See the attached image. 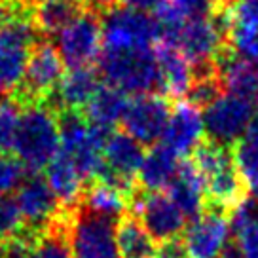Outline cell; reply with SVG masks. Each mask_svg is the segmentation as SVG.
Masks as SVG:
<instances>
[{
  "label": "cell",
  "instance_id": "3",
  "mask_svg": "<svg viewBox=\"0 0 258 258\" xmlns=\"http://www.w3.org/2000/svg\"><path fill=\"white\" fill-rule=\"evenodd\" d=\"M61 127V148L69 160L76 165L84 180H99L105 171L103 148L110 133H105L91 125L84 112L63 110L59 112Z\"/></svg>",
  "mask_w": 258,
  "mask_h": 258
},
{
  "label": "cell",
  "instance_id": "6",
  "mask_svg": "<svg viewBox=\"0 0 258 258\" xmlns=\"http://www.w3.org/2000/svg\"><path fill=\"white\" fill-rule=\"evenodd\" d=\"M103 48L110 51L152 48L160 40L161 27L158 19L146 12L116 6L101 16Z\"/></svg>",
  "mask_w": 258,
  "mask_h": 258
},
{
  "label": "cell",
  "instance_id": "28",
  "mask_svg": "<svg viewBox=\"0 0 258 258\" xmlns=\"http://www.w3.org/2000/svg\"><path fill=\"white\" fill-rule=\"evenodd\" d=\"M27 230L25 218L17 205L16 198H2L0 200V243L10 241L14 237L23 235Z\"/></svg>",
  "mask_w": 258,
  "mask_h": 258
},
{
  "label": "cell",
  "instance_id": "20",
  "mask_svg": "<svg viewBox=\"0 0 258 258\" xmlns=\"http://www.w3.org/2000/svg\"><path fill=\"white\" fill-rule=\"evenodd\" d=\"M178 167H180V161L177 154L169 150L163 143L154 145L145 154V160L139 171V188L148 190V192H158L161 188H167L177 175Z\"/></svg>",
  "mask_w": 258,
  "mask_h": 258
},
{
  "label": "cell",
  "instance_id": "8",
  "mask_svg": "<svg viewBox=\"0 0 258 258\" xmlns=\"http://www.w3.org/2000/svg\"><path fill=\"white\" fill-rule=\"evenodd\" d=\"M63 67L64 61L51 40L38 38L31 49L23 82L14 97L19 99L23 105L48 101L63 80Z\"/></svg>",
  "mask_w": 258,
  "mask_h": 258
},
{
  "label": "cell",
  "instance_id": "13",
  "mask_svg": "<svg viewBox=\"0 0 258 258\" xmlns=\"http://www.w3.org/2000/svg\"><path fill=\"white\" fill-rule=\"evenodd\" d=\"M230 213L207 205L202 215L190 222L182 235L188 258H218L230 243Z\"/></svg>",
  "mask_w": 258,
  "mask_h": 258
},
{
  "label": "cell",
  "instance_id": "31",
  "mask_svg": "<svg viewBox=\"0 0 258 258\" xmlns=\"http://www.w3.org/2000/svg\"><path fill=\"white\" fill-rule=\"evenodd\" d=\"M163 0H120V6H125V8L131 10H139V12H150V10H156L160 6Z\"/></svg>",
  "mask_w": 258,
  "mask_h": 258
},
{
  "label": "cell",
  "instance_id": "11",
  "mask_svg": "<svg viewBox=\"0 0 258 258\" xmlns=\"http://www.w3.org/2000/svg\"><path fill=\"white\" fill-rule=\"evenodd\" d=\"M103 158H105V171L99 180L118 186L131 198L139 188L137 177L145 160L143 145L125 131L110 133L103 148Z\"/></svg>",
  "mask_w": 258,
  "mask_h": 258
},
{
  "label": "cell",
  "instance_id": "2",
  "mask_svg": "<svg viewBox=\"0 0 258 258\" xmlns=\"http://www.w3.org/2000/svg\"><path fill=\"white\" fill-rule=\"evenodd\" d=\"M192 161L205 180L207 205L232 213L243 200H247L249 186L237 169L230 148L203 141L192 154Z\"/></svg>",
  "mask_w": 258,
  "mask_h": 258
},
{
  "label": "cell",
  "instance_id": "32",
  "mask_svg": "<svg viewBox=\"0 0 258 258\" xmlns=\"http://www.w3.org/2000/svg\"><path fill=\"white\" fill-rule=\"evenodd\" d=\"M2 198H6V196H4V194H2V192H0V200H2Z\"/></svg>",
  "mask_w": 258,
  "mask_h": 258
},
{
  "label": "cell",
  "instance_id": "10",
  "mask_svg": "<svg viewBox=\"0 0 258 258\" xmlns=\"http://www.w3.org/2000/svg\"><path fill=\"white\" fill-rule=\"evenodd\" d=\"M55 48L64 64L71 69L89 67L101 57L103 27L101 16L93 10H84L71 23L55 34Z\"/></svg>",
  "mask_w": 258,
  "mask_h": 258
},
{
  "label": "cell",
  "instance_id": "35",
  "mask_svg": "<svg viewBox=\"0 0 258 258\" xmlns=\"http://www.w3.org/2000/svg\"><path fill=\"white\" fill-rule=\"evenodd\" d=\"M32 2H38V0H32Z\"/></svg>",
  "mask_w": 258,
  "mask_h": 258
},
{
  "label": "cell",
  "instance_id": "14",
  "mask_svg": "<svg viewBox=\"0 0 258 258\" xmlns=\"http://www.w3.org/2000/svg\"><path fill=\"white\" fill-rule=\"evenodd\" d=\"M14 198L21 209L27 230L32 234H42L63 209L46 178L36 175H32L29 180H23Z\"/></svg>",
  "mask_w": 258,
  "mask_h": 258
},
{
  "label": "cell",
  "instance_id": "27",
  "mask_svg": "<svg viewBox=\"0 0 258 258\" xmlns=\"http://www.w3.org/2000/svg\"><path fill=\"white\" fill-rule=\"evenodd\" d=\"M23 103L14 95L6 97V101L0 105V152L12 154L16 143L17 129L21 121Z\"/></svg>",
  "mask_w": 258,
  "mask_h": 258
},
{
  "label": "cell",
  "instance_id": "17",
  "mask_svg": "<svg viewBox=\"0 0 258 258\" xmlns=\"http://www.w3.org/2000/svg\"><path fill=\"white\" fill-rule=\"evenodd\" d=\"M99 88H101L99 76L91 67L71 69V73L64 74L53 95L48 99V103L57 112H63V110L84 112Z\"/></svg>",
  "mask_w": 258,
  "mask_h": 258
},
{
  "label": "cell",
  "instance_id": "21",
  "mask_svg": "<svg viewBox=\"0 0 258 258\" xmlns=\"http://www.w3.org/2000/svg\"><path fill=\"white\" fill-rule=\"evenodd\" d=\"M127 106L129 99L125 91L114 88V86H106V88H99L88 108L84 110V116L97 129H101L105 133H112L114 125L123 121Z\"/></svg>",
  "mask_w": 258,
  "mask_h": 258
},
{
  "label": "cell",
  "instance_id": "29",
  "mask_svg": "<svg viewBox=\"0 0 258 258\" xmlns=\"http://www.w3.org/2000/svg\"><path fill=\"white\" fill-rule=\"evenodd\" d=\"M230 21L245 29L258 31V0H239L230 8Z\"/></svg>",
  "mask_w": 258,
  "mask_h": 258
},
{
  "label": "cell",
  "instance_id": "18",
  "mask_svg": "<svg viewBox=\"0 0 258 258\" xmlns=\"http://www.w3.org/2000/svg\"><path fill=\"white\" fill-rule=\"evenodd\" d=\"M167 196L178 205L188 220L200 217L207 207V194H205V180L194 161H182L175 178L167 186Z\"/></svg>",
  "mask_w": 258,
  "mask_h": 258
},
{
  "label": "cell",
  "instance_id": "7",
  "mask_svg": "<svg viewBox=\"0 0 258 258\" xmlns=\"http://www.w3.org/2000/svg\"><path fill=\"white\" fill-rule=\"evenodd\" d=\"M254 120V103L250 99L222 93L203 110V127L211 143L230 148L237 145Z\"/></svg>",
  "mask_w": 258,
  "mask_h": 258
},
{
  "label": "cell",
  "instance_id": "24",
  "mask_svg": "<svg viewBox=\"0 0 258 258\" xmlns=\"http://www.w3.org/2000/svg\"><path fill=\"white\" fill-rule=\"evenodd\" d=\"M116 239L121 258H158L160 245L133 213L118 220Z\"/></svg>",
  "mask_w": 258,
  "mask_h": 258
},
{
  "label": "cell",
  "instance_id": "5",
  "mask_svg": "<svg viewBox=\"0 0 258 258\" xmlns=\"http://www.w3.org/2000/svg\"><path fill=\"white\" fill-rule=\"evenodd\" d=\"M67 237L73 258H121L116 239L118 220L82 207L64 209Z\"/></svg>",
  "mask_w": 258,
  "mask_h": 258
},
{
  "label": "cell",
  "instance_id": "33",
  "mask_svg": "<svg viewBox=\"0 0 258 258\" xmlns=\"http://www.w3.org/2000/svg\"><path fill=\"white\" fill-rule=\"evenodd\" d=\"M254 196H256V202H258V190H256V192H254Z\"/></svg>",
  "mask_w": 258,
  "mask_h": 258
},
{
  "label": "cell",
  "instance_id": "30",
  "mask_svg": "<svg viewBox=\"0 0 258 258\" xmlns=\"http://www.w3.org/2000/svg\"><path fill=\"white\" fill-rule=\"evenodd\" d=\"M158 258H188L182 237L171 239L167 243H161L158 249Z\"/></svg>",
  "mask_w": 258,
  "mask_h": 258
},
{
  "label": "cell",
  "instance_id": "34",
  "mask_svg": "<svg viewBox=\"0 0 258 258\" xmlns=\"http://www.w3.org/2000/svg\"><path fill=\"white\" fill-rule=\"evenodd\" d=\"M25 2H32V0H25ZM32 4H34V2H32Z\"/></svg>",
  "mask_w": 258,
  "mask_h": 258
},
{
  "label": "cell",
  "instance_id": "26",
  "mask_svg": "<svg viewBox=\"0 0 258 258\" xmlns=\"http://www.w3.org/2000/svg\"><path fill=\"white\" fill-rule=\"evenodd\" d=\"M27 258H73V250L67 237L64 209H61L59 217L34 239Z\"/></svg>",
  "mask_w": 258,
  "mask_h": 258
},
{
  "label": "cell",
  "instance_id": "1",
  "mask_svg": "<svg viewBox=\"0 0 258 258\" xmlns=\"http://www.w3.org/2000/svg\"><path fill=\"white\" fill-rule=\"evenodd\" d=\"M59 148V112L48 101L23 105L12 154H16V160H19L25 171H29L31 175L44 171L57 156Z\"/></svg>",
  "mask_w": 258,
  "mask_h": 258
},
{
  "label": "cell",
  "instance_id": "16",
  "mask_svg": "<svg viewBox=\"0 0 258 258\" xmlns=\"http://www.w3.org/2000/svg\"><path fill=\"white\" fill-rule=\"evenodd\" d=\"M156 59L160 69V91L161 95L180 99L188 95L194 80V69L184 53L173 42L160 38L156 44Z\"/></svg>",
  "mask_w": 258,
  "mask_h": 258
},
{
  "label": "cell",
  "instance_id": "15",
  "mask_svg": "<svg viewBox=\"0 0 258 258\" xmlns=\"http://www.w3.org/2000/svg\"><path fill=\"white\" fill-rule=\"evenodd\" d=\"M203 133L205 127H203L202 108H198L184 99L178 101L173 108L161 143L177 154L178 158H184L200 148L203 143Z\"/></svg>",
  "mask_w": 258,
  "mask_h": 258
},
{
  "label": "cell",
  "instance_id": "12",
  "mask_svg": "<svg viewBox=\"0 0 258 258\" xmlns=\"http://www.w3.org/2000/svg\"><path fill=\"white\" fill-rule=\"evenodd\" d=\"M169 99L161 93H145L129 101L127 112L123 116V127L143 146H154L163 137L171 118Z\"/></svg>",
  "mask_w": 258,
  "mask_h": 258
},
{
  "label": "cell",
  "instance_id": "25",
  "mask_svg": "<svg viewBox=\"0 0 258 258\" xmlns=\"http://www.w3.org/2000/svg\"><path fill=\"white\" fill-rule=\"evenodd\" d=\"M230 222L243 258H258V202L243 200L230 213Z\"/></svg>",
  "mask_w": 258,
  "mask_h": 258
},
{
  "label": "cell",
  "instance_id": "19",
  "mask_svg": "<svg viewBox=\"0 0 258 258\" xmlns=\"http://www.w3.org/2000/svg\"><path fill=\"white\" fill-rule=\"evenodd\" d=\"M46 182L49 184L51 192L55 194L63 209L78 205L86 188V180L82 178L80 171L63 152H57V156L46 167Z\"/></svg>",
  "mask_w": 258,
  "mask_h": 258
},
{
  "label": "cell",
  "instance_id": "9",
  "mask_svg": "<svg viewBox=\"0 0 258 258\" xmlns=\"http://www.w3.org/2000/svg\"><path fill=\"white\" fill-rule=\"evenodd\" d=\"M129 209L158 243L177 239L186 230L188 218L167 194L137 188L129 200Z\"/></svg>",
  "mask_w": 258,
  "mask_h": 258
},
{
  "label": "cell",
  "instance_id": "23",
  "mask_svg": "<svg viewBox=\"0 0 258 258\" xmlns=\"http://www.w3.org/2000/svg\"><path fill=\"white\" fill-rule=\"evenodd\" d=\"M129 194L120 190L118 186L108 184L105 180H93L84 188L80 198V205L93 211L97 215H103L112 220H120L129 213Z\"/></svg>",
  "mask_w": 258,
  "mask_h": 258
},
{
  "label": "cell",
  "instance_id": "4",
  "mask_svg": "<svg viewBox=\"0 0 258 258\" xmlns=\"http://www.w3.org/2000/svg\"><path fill=\"white\" fill-rule=\"evenodd\" d=\"M99 71L108 82V86H114L125 93L145 95L156 93L160 89V69L152 48L125 51L103 49L99 59Z\"/></svg>",
  "mask_w": 258,
  "mask_h": 258
},
{
  "label": "cell",
  "instance_id": "22",
  "mask_svg": "<svg viewBox=\"0 0 258 258\" xmlns=\"http://www.w3.org/2000/svg\"><path fill=\"white\" fill-rule=\"evenodd\" d=\"M84 10V0H38L32 6V21L42 38H51Z\"/></svg>",
  "mask_w": 258,
  "mask_h": 258
}]
</instances>
